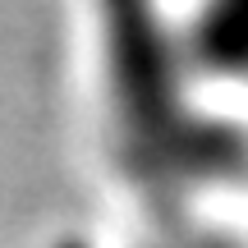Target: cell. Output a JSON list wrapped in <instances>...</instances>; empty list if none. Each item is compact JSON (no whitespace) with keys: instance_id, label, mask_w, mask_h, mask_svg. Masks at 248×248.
Wrapping results in <instances>:
<instances>
[{"instance_id":"obj_2","label":"cell","mask_w":248,"mask_h":248,"mask_svg":"<svg viewBox=\"0 0 248 248\" xmlns=\"http://www.w3.org/2000/svg\"><path fill=\"white\" fill-rule=\"evenodd\" d=\"M198 51L225 74H248V0H207Z\"/></svg>"},{"instance_id":"obj_1","label":"cell","mask_w":248,"mask_h":248,"mask_svg":"<svg viewBox=\"0 0 248 248\" xmlns=\"http://www.w3.org/2000/svg\"><path fill=\"white\" fill-rule=\"evenodd\" d=\"M110 51V88L124 129V156L152 175H212L234 170L239 147L212 124L188 120L175 78L170 42L147 0H101Z\"/></svg>"}]
</instances>
